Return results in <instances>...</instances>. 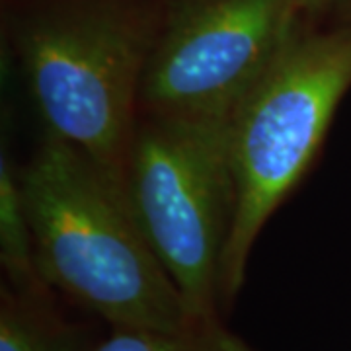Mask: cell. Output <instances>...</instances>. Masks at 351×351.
<instances>
[{
    "mask_svg": "<svg viewBox=\"0 0 351 351\" xmlns=\"http://www.w3.org/2000/svg\"><path fill=\"white\" fill-rule=\"evenodd\" d=\"M39 279L112 328L182 330L195 320L141 232L125 195L49 133L18 172Z\"/></svg>",
    "mask_w": 351,
    "mask_h": 351,
    "instance_id": "1",
    "label": "cell"
},
{
    "mask_svg": "<svg viewBox=\"0 0 351 351\" xmlns=\"http://www.w3.org/2000/svg\"><path fill=\"white\" fill-rule=\"evenodd\" d=\"M350 88L351 20L330 27L297 24L232 113L237 215L223 260L221 308L237 299L254 242L316 160Z\"/></svg>",
    "mask_w": 351,
    "mask_h": 351,
    "instance_id": "2",
    "label": "cell"
},
{
    "mask_svg": "<svg viewBox=\"0 0 351 351\" xmlns=\"http://www.w3.org/2000/svg\"><path fill=\"white\" fill-rule=\"evenodd\" d=\"M156 34L151 18L133 8L90 4L38 16L16 38L49 133L80 149L121 191Z\"/></svg>",
    "mask_w": 351,
    "mask_h": 351,
    "instance_id": "3",
    "label": "cell"
},
{
    "mask_svg": "<svg viewBox=\"0 0 351 351\" xmlns=\"http://www.w3.org/2000/svg\"><path fill=\"white\" fill-rule=\"evenodd\" d=\"M123 193L189 314L219 320L223 260L237 215L228 121L138 115Z\"/></svg>",
    "mask_w": 351,
    "mask_h": 351,
    "instance_id": "4",
    "label": "cell"
},
{
    "mask_svg": "<svg viewBox=\"0 0 351 351\" xmlns=\"http://www.w3.org/2000/svg\"><path fill=\"white\" fill-rule=\"evenodd\" d=\"M295 25L293 0H180L145 64L138 115L230 121Z\"/></svg>",
    "mask_w": 351,
    "mask_h": 351,
    "instance_id": "5",
    "label": "cell"
},
{
    "mask_svg": "<svg viewBox=\"0 0 351 351\" xmlns=\"http://www.w3.org/2000/svg\"><path fill=\"white\" fill-rule=\"evenodd\" d=\"M0 351H82L75 330L61 322L49 287L2 289Z\"/></svg>",
    "mask_w": 351,
    "mask_h": 351,
    "instance_id": "6",
    "label": "cell"
},
{
    "mask_svg": "<svg viewBox=\"0 0 351 351\" xmlns=\"http://www.w3.org/2000/svg\"><path fill=\"white\" fill-rule=\"evenodd\" d=\"M0 258L10 287H47L36 271L32 234L22 205L18 174H14L6 158H2L0 164Z\"/></svg>",
    "mask_w": 351,
    "mask_h": 351,
    "instance_id": "7",
    "label": "cell"
},
{
    "mask_svg": "<svg viewBox=\"0 0 351 351\" xmlns=\"http://www.w3.org/2000/svg\"><path fill=\"white\" fill-rule=\"evenodd\" d=\"M92 351H252L221 320L193 322L182 330L113 328Z\"/></svg>",
    "mask_w": 351,
    "mask_h": 351,
    "instance_id": "8",
    "label": "cell"
},
{
    "mask_svg": "<svg viewBox=\"0 0 351 351\" xmlns=\"http://www.w3.org/2000/svg\"><path fill=\"white\" fill-rule=\"evenodd\" d=\"M293 14L299 25H318L320 20H351V0H293Z\"/></svg>",
    "mask_w": 351,
    "mask_h": 351,
    "instance_id": "9",
    "label": "cell"
}]
</instances>
